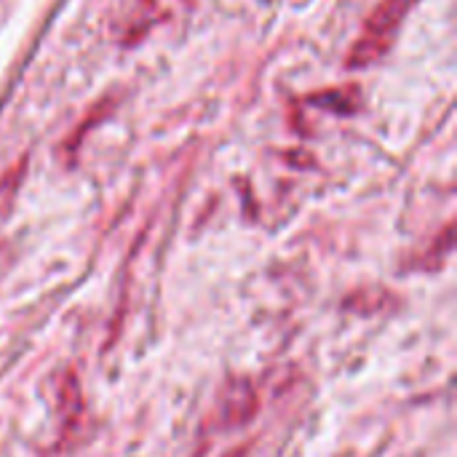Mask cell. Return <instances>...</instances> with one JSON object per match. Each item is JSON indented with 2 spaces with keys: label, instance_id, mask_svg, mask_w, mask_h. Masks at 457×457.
<instances>
[{
  "label": "cell",
  "instance_id": "cell-1",
  "mask_svg": "<svg viewBox=\"0 0 457 457\" xmlns=\"http://www.w3.org/2000/svg\"><path fill=\"white\" fill-rule=\"evenodd\" d=\"M418 0H383L372 16L364 24V32L359 35L353 51L348 54V67H367L372 62H378L388 48L391 40L396 35V29L402 27L407 11L415 5Z\"/></svg>",
  "mask_w": 457,
  "mask_h": 457
}]
</instances>
